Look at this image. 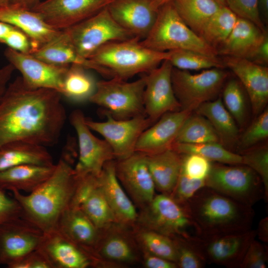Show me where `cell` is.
I'll use <instances>...</instances> for the list:
<instances>
[{"label":"cell","mask_w":268,"mask_h":268,"mask_svg":"<svg viewBox=\"0 0 268 268\" xmlns=\"http://www.w3.org/2000/svg\"><path fill=\"white\" fill-rule=\"evenodd\" d=\"M62 95L52 89L29 88L21 76L9 82L0 99V146L13 141L56 144L67 119Z\"/></svg>","instance_id":"cell-1"},{"label":"cell","mask_w":268,"mask_h":268,"mask_svg":"<svg viewBox=\"0 0 268 268\" xmlns=\"http://www.w3.org/2000/svg\"><path fill=\"white\" fill-rule=\"evenodd\" d=\"M76 181L74 168L62 157L51 176L29 195L11 192L20 206L22 218L46 233L57 228L69 208Z\"/></svg>","instance_id":"cell-2"},{"label":"cell","mask_w":268,"mask_h":268,"mask_svg":"<svg viewBox=\"0 0 268 268\" xmlns=\"http://www.w3.org/2000/svg\"><path fill=\"white\" fill-rule=\"evenodd\" d=\"M182 205L195 224L198 236L245 232L252 229L255 217L252 206L206 186Z\"/></svg>","instance_id":"cell-3"},{"label":"cell","mask_w":268,"mask_h":268,"mask_svg":"<svg viewBox=\"0 0 268 268\" xmlns=\"http://www.w3.org/2000/svg\"><path fill=\"white\" fill-rule=\"evenodd\" d=\"M136 38L107 43L88 59L106 69L109 78L128 79L147 73L168 60L170 52H158L143 46Z\"/></svg>","instance_id":"cell-4"},{"label":"cell","mask_w":268,"mask_h":268,"mask_svg":"<svg viewBox=\"0 0 268 268\" xmlns=\"http://www.w3.org/2000/svg\"><path fill=\"white\" fill-rule=\"evenodd\" d=\"M140 42L143 46L158 52L188 50L211 57L218 55L216 49L208 45L183 21L172 1L158 8L152 28Z\"/></svg>","instance_id":"cell-5"},{"label":"cell","mask_w":268,"mask_h":268,"mask_svg":"<svg viewBox=\"0 0 268 268\" xmlns=\"http://www.w3.org/2000/svg\"><path fill=\"white\" fill-rule=\"evenodd\" d=\"M145 86V74L131 82L117 77L100 80L97 81L95 92L88 101L116 119L145 115L143 104Z\"/></svg>","instance_id":"cell-6"},{"label":"cell","mask_w":268,"mask_h":268,"mask_svg":"<svg viewBox=\"0 0 268 268\" xmlns=\"http://www.w3.org/2000/svg\"><path fill=\"white\" fill-rule=\"evenodd\" d=\"M205 182L206 187L250 206L264 198L261 178L244 164L212 163Z\"/></svg>","instance_id":"cell-7"},{"label":"cell","mask_w":268,"mask_h":268,"mask_svg":"<svg viewBox=\"0 0 268 268\" xmlns=\"http://www.w3.org/2000/svg\"><path fill=\"white\" fill-rule=\"evenodd\" d=\"M136 223L141 227L171 238L188 239L198 235L184 206L167 194L155 195L152 201L138 213Z\"/></svg>","instance_id":"cell-8"},{"label":"cell","mask_w":268,"mask_h":268,"mask_svg":"<svg viewBox=\"0 0 268 268\" xmlns=\"http://www.w3.org/2000/svg\"><path fill=\"white\" fill-rule=\"evenodd\" d=\"M227 76L224 68H212L192 74L173 67L172 84L181 109L193 112L202 103L217 98Z\"/></svg>","instance_id":"cell-9"},{"label":"cell","mask_w":268,"mask_h":268,"mask_svg":"<svg viewBox=\"0 0 268 268\" xmlns=\"http://www.w3.org/2000/svg\"><path fill=\"white\" fill-rule=\"evenodd\" d=\"M64 30L78 54L86 59L107 43L134 37L114 20L107 7Z\"/></svg>","instance_id":"cell-10"},{"label":"cell","mask_w":268,"mask_h":268,"mask_svg":"<svg viewBox=\"0 0 268 268\" xmlns=\"http://www.w3.org/2000/svg\"><path fill=\"white\" fill-rule=\"evenodd\" d=\"M257 236V230L192 237L188 241L206 263L240 268L245 254Z\"/></svg>","instance_id":"cell-11"},{"label":"cell","mask_w":268,"mask_h":268,"mask_svg":"<svg viewBox=\"0 0 268 268\" xmlns=\"http://www.w3.org/2000/svg\"><path fill=\"white\" fill-rule=\"evenodd\" d=\"M107 119L97 122L86 118L91 130L100 134L112 149L115 160L125 159L135 151L137 141L146 129L153 124L145 115L119 120L105 113Z\"/></svg>","instance_id":"cell-12"},{"label":"cell","mask_w":268,"mask_h":268,"mask_svg":"<svg viewBox=\"0 0 268 268\" xmlns=\"http://www.w3.org/2000/svg\"><path fill=\"white\" fill-rule=\"evenodd\" d=\"M85 120L83 113L79 110L73 111L69 116L78 144V159L74 170L77 176L91 174L98 177L104 164L115 159L114 156L107 142L95 136Z\"/></svg>","instance_id":"cell-13"},{"label":"cell","mask_w":268,"mask_h":268,"mask_svg":"<svg viewBox=\"0 0 268 268\" xmlns=\"http://www.w3.org/2000/svg\"><path fill=\"white\" fill-rule=\"evenodd\" d=\"M5 58L21 74L24 85L30 89H49L61 94L65 75L70 66L47 63L31 54L9 48L4 52Z\"/></svg>","instance_id":"cell-14"},{"label":"cell","mask_w":268,"mask_h":268,"mask_svg":"<svg viewBox=\"0 0 268 268\" xmlns=\"http://www.w3.org/2000/svg\"><path fill=\"white\" fill-rule=\"evenodd\" d=\"M172 68L170 61L166 60L145 74L144 111L152 124L167 112L182 110L172 86Z\"/></svg>","instance_id":"cell-15"},{"label":"cell","mask_w":268,"mask_h":268,"mask_svg":"<svg viewBox=\"0 0 268 268\" xmlns=\"http://www.w3.org/2000/svg\"><path fill=\"white\" fill-rule=\"evenodd\" d=\"M118 179L135 206L140 209L155 196V185L147 163V156L135 151L130 156L115 160Z\"/></svg>","instance_id":"cell-16"},{"label":"cell","mask_w":268,"mask_h":268,"mask_svg":"<svg viewBox=\"0 0 268 268\" xmlns=\"http://www.w3.org/2000/svg\"><path fill=\"white\" fill-rule=\"evenodd\" d=\"M113 0H45L32 10L51 27L64 30L92 16Z\"/></svg>","instance_id":"cell-17"},{"label":"cell","mask_w":268,"mask_h":268,"mask_svg":"<svg viewBox=\"0 0 268 268\" xmlns=\"http://www.w3.org/2000/svg\"><path fill=\"white\" fill-rule=\"evenodd\" d=\"M44 233L22 218L0 225V265L7 266L38 249Z\"/></svg>","instance_id":"cell-18"},{"label":"cell","mask_w":268,"mask_h":268,"mask_svg":"<svg viewBox=\"0 0 268 268\" xmlns=\"http://www.w3.org/2000/svg\"><path fill=\"white\" fill-rule=\"evenodd\" d=\"M128 226L115 223L101 230L93 254L97 263L133 264L139 258L138 246Z\"/></svg>","instance_id":"cell-19"},{"label":"cell","mask_w":268,"mask_h":268,"mask_svg":"<svg viewBox=\"0 0 268 268\" xmlns=\"http://www.w3.org/2000/svg\"><path fill=\"white\" fill-rule=\"evenodd\" d=\"M222 61L239 78L249 96L253 113L257 116L268 102V67L234 57H224Z\"/></svg>","instance_id":"cell-20"},{"label":"cell","mask_w":268,"mask_h":268,"mask_svg":"<svg viewBox=\"0 0 268 268\" xmlns=\"http://www.w3.org/2000/svg\"><path fill=\"white\" fill-rule=\"evenodd\" d=\"M39 248L52 268H86L97 265L92 253L73 242L57 229L44 233Z\"/></svg>","instance_id":"cell-21"},{"label":"cell","mask_w":268,"mask_h":268,"mask_svg":"<svg viewBox=\"0 0 268 268\" xmlns=\"http://www.w3.org/2000/svg\"><path fill=\"white\" fill-rule=\"evenodd\" d=\"M154 0H113L107 8L114 20L140 40L144 39L152 28L158 9Z\"/></svg>","instance_id":"cell-22"},{"label":"cell","mask_w":268,"mask_h":268,"mask_svg":"<svg viewBox=\"0 0 268 268\" xmlns=\"http://www.w3.org/2000/svg\"><path fill=\"white\" fill-rule=\"evenodd\" d=\"M192 113L181 110L163 114L141 134L135 151L151 155L172 147L182 126Z\"/></svg>","instance_id":"cell-23"},{"label":"cell","mask_w":268,"mask_h":268,"mask_svg":"<svg viewBox=\"0 0 268 268\" xmlns=\"http://www.w3.org/2000/svg\"><path fill=\"white\" fill-rule=\"evenodd\" d=\"M98 186L116 217L117 223L133 226L136 223L138 213L117 178L115 159L107 162L97 177Z\"/></svg>","instance_id":"cell-24"},{"label":"cell","mask_w":268,"mask_h":268,"mask_svg":"<svg viewBox=\"0 0 268 268\" xmlns=\"http://www.w3.org/2000/svg\"><path fill=\"white\" fill-rule=\"evenodd\" d=\"M0 21L17 27L26 34L31 42L32 53L62 31L51 27L37 12L9 4L0 7Z\"/></svg>","instance_id":"cell-25"},{"label":"cell","mask_w":268,"mask_h":268,"mask_svg":"<svg viewBox=\"0 0 268 268\" xmlns=\"http://www.w3.org/2000/svg\"><path fill=\"white\" fill-rule=\"evenodd\" d=\"M31 55L47 63L61 66L78 65L109 77L107 71L91 60L81 56L64 30Z\"/></svg>","instance_id":"cell-26"},{"label":"cell","mask_w":268,"mask_h":268,"mask_svg":"<svg viewBox=\"0 0 268 268\" xmlns=\"http://www.w3.org/2000/svg\"><path fill=\"white\" fill-rule=\"evenodd\" d=\"M268 35L252 22L238 17L230 34L218 55L249 59L257 48Z\"/></svg>","instance_id":"cell-27"},{"label":"cell","mask_w":268,"mask_h":268,"mask_svg":"<svg viewBox=\"0 0 268 268\" xmlns=\"http://www.w3.org/2000/svg\"><path fill=\"white\" fill-rule=\"evenodd\" d=\"M57 229L92 253L99 240L98 229L79 208H68L61 217Z\"/></svg>","instance_id":"cell-28"},{"label":"cell","mask_w":268,"mask_h":268,"mask_svg":"<svg viewBox=\"0 0 268 268\" xmlns=\"http://www.w3.org/2000/svg\"><path fill=\"white\" fill-rule=\"evenodd\" d=\"M147 163L155 189L170 195L177 183L182 166V154L174 148L146 155Z\"/></svg>","instance_id":"cell-29"},{"label":"cell","mask_w":268,"mask_h":268,"mask_svg":"<svg viewBox=\"0 0 268 268\" xmlns=\"http://www.w3.org/2000/svg\"><path fill=\"white\" fill-rule=\"evenodd\" d=\"M56 164L50 166L23 164L0 171V190L31 193L52 174Z\"/></svg>","instance_id":"cell-30"},{"label":"cell","mask_w":268,"mask_h":268,"mask_svg":"<svg viewBox=\"0 0 268 268\" xmlns=\"http://www.w3.org/2000/svg\"><path fill=\"white\" fill-rule=\"evenodd\" d=\"M195 111L209 121L218 136L220 143L232 151L238 143L239 132L236 122L225 107L222 99L217 97L203 103Z\"/></svg>","instance_id":"cell-31"},{"label":"cell","mask_w":268,"mask_h":268,"mask_svg":"<svg viewBox=\"0 0 268 268\" xmlns=\"http://www.w3.org/2000/svg\"><path fill=\"white\" fill-rule=\"evenodd\" d=\"M23 164L50 166L53 158L45 146L23 141H13L0 146V171Z\"/></svg>","instance_id":"cell-32"},{"label":"cell","mask_w":268,"mask_h":268,"mask_svg":"<svg viewBox=\"0 0 268 268\" xmlns=\"http://www.w3.org/2000/svg\"><path fill=\"white\" fill-rule=\"evenodd\" d=\"M172 2L183 21L198 35L209 19L223 6L214 0H173Z\"/></svg>","instance_id":"cell-33"},{"label":"cell","mask_w":268,"mask_h":268,"mask_svg":"<svg viewBox=\"0 0 268 268\" xmlns=\"http://www.w3.org/2000/svg\"><path fill=\"white\" fill-rule=\"evenodd\" d=\"M78 65H71L65 75L61 94L75 102L89 100L96 87L97 81Z\"/></svg>","instance_id":"cell-34"},{"label":"cell","mask_w":268,"mask_h":268,"mask_svg":"<svg viewBox=\"0 0 268 268\" xmlns=\"http://www.w3.org/2000/svg\"><path fill=\"white\" fill-rule=\"evenodd\" d=\"M237 18L227 6H221L202 26L198 35L217 51L230 34Z\"/></svg>","instance_id":"cell-35"},{"label":"cell","mask_w":268,"mask_h":268,"mask_svg":"<svg viewBox=\"0 0 268 268\" xmlns=\"http://www.w3.org/2000/svg\"><path fill=\"white\" fill-rule=\"evenodd\" d=\"M209 142L220 143L213 127L204 117L197 113L193 115L192 113L182 126L175 143L200 144Z\"/></svg>","instance_id":"cell-36"},{"label":"cell","mask_w":268,"mask_h":268,"mask_svg":"<svg viewBox=\"0 0 268 268\" xmlns=\"http://www.w3.org/2000/svg\"><path fill=\"white\" fill-rule=\"evenodd\" d=\"M134 235L142 251L176 263L177 249L172 238L141 227L136 230Z\"/></svg>","instance_id":"cell-37"},{"label":"cell","mask_w":268,"mask_h":268,"mask_svg":"<svg viewBox=\"0 0 268 268\" xmlns=\"http://www.w3.org/2000/svg\"><path fill=\"white\" fill-rule=\"evenodd\" d=\"M172 147L180 154H198L211 162L226 164H242L241 154L227 149L218 142L174 143Z\"/></svg>","instance_id":"cell-38"},{"label":"cell","mask_w":268,"mask_h":268,"mask_svg":"<svg viewBox=\"0 0 268 268\" xmlns=\"http://www.w3.org/2000/svg\"><path fill=\"white\" fill-rule=\"evenodd\" d=\"M79 209L100 230L117 223L114 213L98 185L85 200Z\"/></svg>","instance_id":"cell-39"},{"label":"cell","mask_w":268,"mask_h":268,"mask_svg":"<svg viewBox=\"0 0 268 268\" xmlns=\"http://www.w3.org/2000/svg\"><path fill=\"white\" fill-rule=\"evenodd\" d=\"M168 60L173 67L182 70H201L212 68H224L222 60L188 50L169 51Z\"/></svg>","instance_id":"cell-40"},{"label":"cell","mask_w":268,"mask_h":268,"mask_svg":"<svg viewBox=\"0 0 268 268\" xmlns=\"http://www.w3.org/2000/svg\"><path fill=\"white\" fill-rule=\"evenodd\" d=\"M223 90L222 102L225 107L237 124L242 127L246 119L247 106L241 83L237 80L231 79L225 84Z\"/></svg>","instance_id":"cell-41"},{"label":"cell","mask_w":268,"mask_h":268,"mask_svg":"<svg viewBox=\"0 0 268 268\" xmlns=\"http://www.w3.org/2000/svg\"><path fill=\"white\" fill-rule=\"evenodd\" d=\"M242 164L253 169L263 182L266 202L268 200V148L266 146L251 147L241 154Z\"/></svg>","instance_id":"cell-42"},{"label":"cell","mask_w":268,"mask_h":268,"mask_svg":"<svg viewBox=\"0 0 268 268\" xmlns=\"http://www.w3.org/2000/svg\"><path fill=\"white\" fill-rule=\"evenodd\" d=\"M249 126L239 139L241 150L248 149L268 137V109L266 108Z\"/></svg>","instance_id":"cell-43"},{"label":"cell","mask_w":268,"mask_h":268,"mask_svg":"<svg viewBox=\"0 0 268 268\" xmlns=\"http://www.w3.org/2000/svg\"><path fill=\"white\" fill-rule=\"evenodd\" d=\"M175 244L180 268H202L206 263L195 248L186 239L180 237L172 238Z\"/></svg>","instance_id":"cell-44"},{"label":"cell","mask_w":268,"mask_h":268,"mask_svg":"<svg viewBox=\"0 0 268 268\" xmlns=\"http://www.w3.org/2000/svg\"><path fill=\"white\" fill-rule=\"evenodd\" d=\"M181 171L195 180H205L210 171L212 162L196 154H181Z\"/></svg>","instance_id":"cell-45"},{"label":"cell","mask_w":268,"mask_h":268,"mask_svg":"<svg viewBox=\"0 0 268 268\" xmlns=\"http://www.w3.org/2000/svg\"><path fill=\"white\" fill-rule=\"evenodd\" d=\"M227 6L238 17L247 19L266 31L259 8V0H225Z\"/></svg>","instance_id":"cell-46"},{"label":"cell","mask_w":268,"mask_h":268,"mask_svg":"<svg viewBox=\"0 0 268 268\" xmlns=\"http://www.w3.org/2000/svg\"><path fill=\"white\" fill-rule=\"evenodd\" d=\"M205 186V180L191 179L181 170L177 183L170 196L179 204L183 205Z\"/></svg>","instance_id":"cell-47"},{"label":"cell","mask_w":268,"mask_h":268,"mask_svg":"<svg viewBox=\"0 0 268 268\" xmlns=\"http://www.w3.org/2000/svg\"><path fill=\"white\" fill-rule=\"evenodd\" d=\"M268 260V247L254 239L249 246L240 268H266Z\"/></svg>","instance_id":"cell-48"},{"label":"cell","mask_w":268,"mask_h":268,"mask_svg":"<svg viewBox=\"0 0 268 268\" xmlns=\"http://www.w3.org/2000/svg\"><path fill=\"white\" fill-rule=\"evenodd\" d=\"M7 268H52V267L43 252L38 248L7 266Z\"/></svg>","instance_id":"cell-49"},{"label":"cell","mask_w":268,"mask_h":268,"mask_svg":"<svg viewBox=\"0 0 268 268\" xmlns=\"http://www.w3.org/2000/svg\"><path fill=\"white\" fill-rule=\"evenodd\" d=\"M3 44L16 51L31 54L33 52L29 38L21 30L14 26L4 39Z\"/></svg>","instance_id":"cell-50"},{"label":"cell","mask_w":268,"mask_h":268,"mask_svg":"<svg viewBox=\"0 0 268 268\" xmlns=\"http://www.w3.org/2000/svg\"><path fill=\"white\" fill-rule=\"evenodd\" d=\"M19 218H22V213L18 202L0 190V225Z\"/></svg>","instance_id":"cell-51"},{"label":"cell","mask_w":268,"mask_h":268,"mask_svg":"<svg viewBox=\"0 0 268 268\" xmlns=\"http://www.w3.org/2000/svg\"><path fill=\"white\" fill-rule=\"evenodd\" d=\"M143 253V263L147 268H177L176 263L150 254L145 252Z\"/></svg>","instance_id":"cell-52"},{"label":"cell","mask_w":268,"mask_h":268,"mask_svg":"<svg viewBox=\"0 0 268 268\" xmlns=\"http://www.w3.org/2000/svg\"><path fill=\"white\" fill-rule=\"evenodd\" d=\"M255 64L267 66L268 64V36L265 37L252 55L247 59Z\"/></svg>","instance_id":"cell-53"},{"label":"cell","mask_w":268,"mask_h":268,"mask_svg":"<svg viewBox=\"0 0 268 268\" xmlns=\"http://www.w3.org/2000/svg\"><path fill=\"white\" fill-rule=\"evenodd\" d=\"M14 70L13 67L9 64L0 68V99L9 83Z\"/></svg>","instance_id":"cell-54"},{"label":"cell","mask_w":268,"mask_h":268,"mask_svg":"<svg viewBox=\"0 0 268 268\" xmlns=\"http://www.w3.org/2000/svg\"><path fill=\"white\" fill-rule=\"evenodd\" d=\"M8 4L32 10L42 0H7Z\"/></svg>","instance_id":"cell-55"},{"label":"cell","mask_w":268,"mask_h":268,"mask_svg":"<svg viewBox=\"0 0 268 268\" xmlns=\"http://www.w3.org/2000/svg\"><path fill=\"white\" fill-rule=\"evenodd\" d=\"M257 235L262 241L265 243L268 242V218L267 217L262 219L260 222L257 230Z\"/></svg>","instance_id":"cell-56"},{"label":"cell","mask_w":268,"mask_h":268,"mask_svg":"<svg viewBox=\"0 0 268 268\" xmlns=\"http://www.w3.org/2000/svg\"><path fill=\"white\" fill-rule=\"evenodd\" d=\"M14 26L0 21V43H3L10 31L13 29Z\"/></svg>","instance_id":"cell-57"},{"label":"cell","mask_w":268,"mask_h":268,"mask_svg":"<svg viewBox=\"0 0 268 268\" xmlns=\"http://www.w3.org/2000/svg\"><path fill=\"white\" fill-rule=\"evenodd\" d=\"M259 11L263 14L265 20L268 17V0H259Z\"/></svg>","instance_id":"cell-58"},{"label":"cell","mask_w":268,"mask_h":268,"mask_svg":"<svg viewBox=\"0 0 268 268\" xmlns=\"http://www.w3.org/2000/svg\"><path fill=\"white\" fill-rule=\"evenodd\" d=\"M172 0H154L153 3L155 8L158 9L163 4Z\"/></svg>","instance_id":"cell-59"},{"label":"cell","mask_w":268,"mask_h":268,"mask_svg":"<svg viewBox=\"0 0 268 268\" xmlns=\"http://www.w3.org/2000/svg\"><path fill=\"white\" fill-rule=\"evenodd\" d=\"M8 5L7 0H0V7H4Z\"/></svg>","instance_id":"cell-60"},{"label":"cell","mask_w":268,"mask_h":268,"mask_svg":"<svg viewBox=\"0 0 268 268\" xmlns=\"http://www.w3.org/2000/svg\"><path fill=\"white\" fill-rule=\"evenodd\" d=\"M218 2L221 6H226V3L225 0H214Z\"/></svg>","instance_id":"cell-61"}]
</instances>
